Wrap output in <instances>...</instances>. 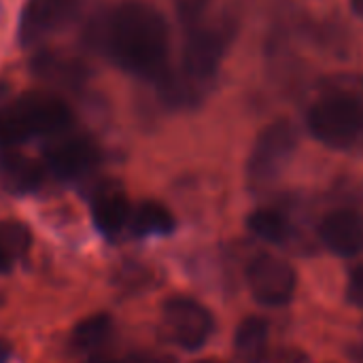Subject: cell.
Wrapping results in <instances>:
<instances>
[{
  "label": "cell",
  "instance_id": "obj_17",
  "mask_svg": "<svg viewBox=\"0 0 363 363\" xmlns=\"http://www.w3.org/2000/svg\"><path fill=\"white\" fill-rule=\"evenodd\" d=\"M247 228L262 240L272 242V245H285L294 236V225L291 221L272 208H259L249 215Z\"/></svg>",
  "mask_w": 363,
  "mask_h": 363
},
{
  "label": "cell",
  "instance_id": "obj_5",
  "mask_svg": "<svg viewBox=\"0 0 363 363\" xmlns=\"http://www.w3.org/2000/svg\"><path fill=\"white\" fill-rule=\"evenodd\" d=\"M298 149V130L289 119H277L257 136L247 162V181L253 189L272 185L289 166Z\"/></svg>",
  "mask_w": 363,
  "mask_h": 363
},
{
  "label": "cell",
  "instance_id": "obj_14",
  "mask_svg": "<svg viewBox=\"0 0 363 363\" xmlns=\"http://www.w3.org/2000/svg\"><path fill=\"white\" fill-rule=\"evenodd\" d=\"M234 351L240 363H264L268 353V323L259 317L245 319L234 336Z\"/></svg>",
  "mask_w": 363,
  "mask_h": 363
},
{
  "label": "cell",
  "instance_id": "obj_13",
  "mask_svg": "<svg viewBox=\"0 0 363 363\" xmlns=\"http://www.w3.org/2000/svg\"><path fill=\"white\" fill-rule=\"evenodd\" d=\"M32 72L38 79L66 89H79L87 81V68L83 62L51 51H40L32 57Z\"/></svg>",
  "mask_w": 363,
  "mask_h": 363
},
{
  "label": "cell",
  "instance_id": "obj_1",
  "mask_svg": "<svg viewBox=\"0 0 363 363\" xmlns=\"http://www.w3.org/2000/svg\"><path fill=\"white\" fill-rule=\"evenodd\" d=\"M87 38L117 68L134 77L155 83L170 68L168 21L147 2H119L94 21Z\"/></svg>",
  "mask_w": 363,
  "mask_h": 363
},
{
  "label": "cell",
  "instance_id": "obj_23",
  "mask_svg": "<svg viewBox=\"0 0 363 363\" xmlns=\"http://www.w3.org/2000/svg\"><path fill=\"white\" fill-rule=\"evenodd\" d=\"M351 6H353V11L363 19V0H351Z\"/></svg>",
  "mask_w": 363,
  "mask_h": 363
},
{
  "label": "cell",
  "instance_id": "obj_24",
  "mask_svg": "<svg viewBox=\"0 0 363 363\" xmlns=\"http://www.w3.org/2000/svg\"><path fill=\"white\" fill-rule=\"evenodd\" d=\"M198 363H217V362H198Z\"/></svg>",
  "mask_w": 363,
  "mask_h": 363
},
{
  "label": "cell",
  "instance_id": "obj_16",
  "mask_svg": "<svg viewBox=\"0 0 363 363\" xmlns=\"http://www.w3.org/2000/svg\"><path fill=\"white\" fill-rule=\"evenodd\" d=\"M128 228L136 236H168L174 230V217L164 204L147 200L132 208Z\"/></svg>",
  "mask_w": 363,
  "mask_h": 363
},
{
  "label": "cell",
  "instance_id": "obj_11",
  "mask_svg": "<svg viewBox=\"0 0 363 363\" xmlns=\"http://www.w3.org/2000/svg\"><path fill=\"white\" fill-rule=\"evenodd\" d=\"M132 206L121 185L102 183L91 196V217L106 238H117L130 223Z\"/></svg>",
  "mask_w": 363,
  "mask_h": 363
},
{
  "label": "cell",
  "instance_id": "obj_9",
  "mask_svg": "<svg viewBox=\"0 0 363 363\" xmlns=\"http://www.w3.org/2000/svg\"><path fill=\"white\" fill-rule=\"evenodd\" d=\"M77 2L79 0H28L17 28L21 45L30 47L64 26L74 13Z\"/></svg>",
  "mask_w": 363,
  "mask_h": 363
},
{
  "label": "cell",
  "instance_id": "obj_4",
  "mask_svg": "<svg viewBox=\"0 0 363 363\" xmlns=\"http://www.w3.org/2000/svg\"><path fill=\"white\" fill-rule=\"evenodd\" d=\"M232 36L234 23L228 19L211 23L196 21L194 26H187L179 70L194 79L196 83L211 87V83L217 77L219 64L232 43Z\"/></svg>",
  "mask_w": 363,
  "mask_h": 363
},
{
  "label": "cell",
  "instance_id": "obj_2",
  "mask_svg": "<svg viewBox=\"0 0 363 363\" xmlns=\"http://www.w3.org/2000/svg\"><path fill=\"white\" fill-rule=\"evenodd\" d=\"M72 125L70 106L47 91H28L0 106V149H15L34 138H53Z\"/></svg>",
  "mask_w": 363,
  "mask_h": 363
},
{
  "label": "cell",
  "instance_id": "obj_22",
  "mask_svg": "<svg viewBox=\"0 0 363 363\" xmlns=\"http://www.w3.org/2000/svg\"><path fill=\"white\" fill-rule=\"evenodd\" d=\"M11 357V349L6 345H0V363H6Z\"/></svg>",
  "mask_w": 363,
  "mask_h": 363
},
{
  "label": "cell",
  "instance_id": "obj_6",
  "mask_svg": "<svg viewBox=\"0 0 363 363\" xmlns=\"http://www.w3.org/2000/svg\"><path fill=\"white\" fill-rule=\"evenodd\" d=\"M213 328L211 313L191 298H170L162 308L164 336L185 351L202 349L211 338Z\"/></svg>",
  "mask_w": 363,
  "mask_h": 363
},
{
  "label": "cell",
  "instance_id": "obj_7",
  "mask_svg": "<svg viewBox=\"0 0 363 363\" xmlns=\"http://www.w3.org/2000/svg\"><path fill=\"white\" fill-rule=\"evenodd\" d=\"M43 166L57 181L74 183L89 177L100 164V149L89 136L57 134L45 149Z\"/></svg>",
  "mask_w": 363,
  "mask_h": 363
},
{
  "label": "cell",
  "instance_id": "obj_10",
  "mask_svg": "<svg viewBox=\"0 0 363 363\" xmlns=\"http://www.w3.org/2000/svg\"><path fill=\"white\" fill-rule=\"evenodd\" d=\"M319 238L332 253L355 257L363 251V217L353 208L332 211L319 225Z\"/></svg>",
  "mask_w": 363,
  "mask_h": 363
},
{
  "label": "cell",
  "instance_id": "obj_18",
  "mask_svg": "<svg viewBox=\"0 0 363 363\" xmlns=\"http://www.w3.org/2000/svg\"><path fill=\"white\" fill-rule=\"evenodd\" d=\"M32 236L21 221H0V272L11 270L30 249Z\"/></svg>",
  "mask_w": 363,
  "mask_h": 363
},
{
  "label": "cell",
  "instance_id": "obj_12",
  "mask_svg": "<svg viewBox=\"0 0 363 363\" xmlns=\"http://www.w3.org/2000/svg\"><path fill=\"white\" fill-rule=\"evenodd\" d=\"M45 166L36 160L15 151L0 149V185L13 196H26L36 191L45 181Z\"/></svg>",
  "mask_w": 363,
  "mask_h": 363
},
{
  "label": "cell",
  "instance_id": "obj_3",
  "mask_svg": "<svg viewBox=\"0 0 363 363\" xmlns=\"http://www.w3.org/2000/svg\"><path fill=\"white\" fill-rule=\"evenodd\" d=\"M311 134L330 149L351 151L363 143V100L349 87H334L308 111Z\"/></svg>",
  "mask_w": 363,
  "mask_h": 363
},
{
  "label": "cell",
  "instance_id": "obj_21",
  "mask_svg": "<svg viewBox=\"0 0 363 363\" xmlns=\"http://www.w3.org/2000/svg\"><path fill=\"white\" fill-rule=\"evenodd\" d=\"M91 363H174L172 357L166 355H153V353H138V355H130L123 359H102V362Z\"/></svg>",
  "mask_w": 363,
  "mask_h": 363
},
{
  "label": "cell",
  "instance_id": "obj_8",
  "mask_svg": "<svg viewBox=\"0 0 363 363\" xmlns=\"http://www.w3.org/2000/svg\"><path fill=\"white\" fill-rule=\"evenodd\" d=\"M247 285L255 302L264 306H283L291 302L298 277L287 262L272 255H262L249 264Z\"/></svg>",
  "mask_w": 363,
  "mask_h": 363
},
{
  "label": "cell",
  "instance_id": "obj_15",
  "mask_svg": "<svg viewBox=\"0 0 363 363\" xmlns=\"http://www.w3.org/2000/svg\"><path fill=\"white\" fill-rule=\"evenodd\" d=\"M115 323L108 315H94L81 321L70 336V347L81 355H96L100 353L113 338Z\"/></svg>",
  "mask_w": 363,
  "mask_h": 363
},
{
  "label": "cell",
  "instance_id": "obj_19",
  "mask_svg": "<svg viewBox=\"0 0 363 363\" xmlns=\"http://www.w3.org/2000/svg\"><path fill=\"white\" fill-rule=\"evenodd\" d=\"M211 0H174L177 13L181 17V21L185 26H194L196 21H200L204 9L208 6Z\"/></svg>",
  "mask_w": 363,
  "mask_h": 363
},
{
  "label": "cell",
  "instance_id": "obj_20",
  "mask_svg": "<svg viewBox=\"0 0 363 363\" xmlns=\"http://www.w3.org/2000/svg\"><path fill=\"white\" fill-rule=\"evenodd\" d=\"M347 300L357 306L363 308V266H357L351 277H349V285H347Z\"/></svg>",
  "mask_w": 363,
  "mask_h": 363
}]
</instances>
